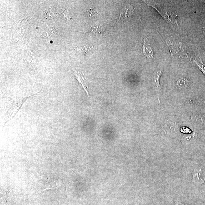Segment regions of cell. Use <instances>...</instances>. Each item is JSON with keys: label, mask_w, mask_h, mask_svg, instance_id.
Segmentation results:
<instances>
[{"label": "cell", "mask_w": 205, "mask_h": 205, "mask_svg": "<svg viewBox=\"0 0 205 205\" xmlns=\"http://www.w3.org/2000/svg\"><path fill=\"white\" fill-rule=\"evenodd\" d=\"M35 94L32 95H33ZM30 96L28 97H23V98H19L16 101L14 102L13 104L8 109V112L6 113V116H5V124L14 118L15 115L17 114L18 111L20 109L21 107L23 104L24 102L29 97L32 96Z\"/></svg>", "instance_id": "1"}, {"label": "cell", "mask_w": 205, "mask_h": 205, "mask_svg": "<svg viewBox=\"0 0 205 205\" xmlns=\"http://www.w3.org/2000/svg\"><path fill=\"white\" fill-rule=\"evenodd\" d=\"M192 175L194 183L197 184H202L204 183L205 179V174L204 170L202 169H195Z\"/></svg>", "instance_id": "2"}, {"label": "cell", "mask_w": 205, "mask_h": 205, "mask_svg": "<svg viewBox=\"0 0 205 205\" xmlns=\"http://www.w3.org/2000/svg\"><path fill=\"white\" fill-rule=\"evenodd\" d=\"M134 9L130 5H127L121 10L119 20H124L132 15Z\"/></svg>", "instance_id": "3"}, {"label": "cell", "mask_w": 205, "mask_h": 205, "mask_svg": "<svg viewBox=\"0 0 205 205\" xmlns=\"http://www.w3.org/2000/svg\"><path fill=\"white\" fill-rule=\"evenodd\" d=\"M73 71L76 79L80 83L85 91H86L88 96L89 97V93H88V86L87 84L86 79L85 78L84 74L79 73V72L76 71V70H73Z\"/></svg>", "instance_id": "4"}, {"label": "cell", "mask_w": 205, "mask_h": 205, "mask_svg": "<svg viewBox=\"0 0 205 205\" xmlns=\"http://www.w3.org/2000/svg\"><path fill=\"white\" fill-rule=\"evenodd\" d=\"M143 43H144L143 46V53L146 57L149 59H151L153 57V53L151 45L146 42L145 40L143 42Z\"/></svg>", "instance_id": "5"}, {"label": "cell", "mask_w": 205, "mask_h": 205, "mask_svg": "<svg viewBox=\"0 0 205 205\" xmlns=\"http://www.w3.org/2000/svg\"><path fill=\"white\" fill-rule=\"evenodd\" d=\"M105 26L102 25L92 26L90 31L87 32H83V33H91L94 35L100 34L104 31L105 29Z\"/></svg>", "instance_id": "6"}, {"label": "cell", "mask_w": 205, "mask_h": 205, "mask_svg": "<svg viewBox=\"0 0 205 205\" xmlns=\"http://www.w3.org/2000/svg\"><path fill=\"white\" fill-rule=\"evenodd\" d=\"M162 75V72L160 71L157 72V73L154 75L153 81L155 83V87H157V88H158L159 86H160L159 79Z\"/></svg>", "instance_id": "7"}, {"label": "cell", "mask_w": 205, "mask_h": 205, "mask_svg": "<svg viewBox=\"0 0 205 205\" xmlns=\"http://www.w3.org/2000/svg\"><path fill=\"white\" fill-rule=\"evenodd\" d=\"M91 48L87 45H84L82 47L76 48V50L84 54L87 53L91 50Z\"/></svg>", "instance_id": "8"}, {"label": "cell", "mask_w": 205, "mask_h": 205, "mask_svg": "<svg viewBox=\"0 0 205 205\" xmlns=\"http://www.w3.org/2000/svg\"><path fill=\"white\" fill-rule=\"evenodd\" d=\"M87 15L90 18L96 17L98 15V11L95 8H91L89 10H87Z\"/></svg>", "instance_id": "9"}, {"label": "cell", "mask_w": 205, "mask_h": 205, "mask_svg": "<svg viewBox=\"0 0 205 205\" xmlns=\"http://www.w3.org/2000/svg\"><path fill=\"white\" fill-rule=\"evenodd\" d=\"M176 205H184L182 204L181 203L179 202H176Z\"/></svg>", "instance_id": "10"}]
</instances>
